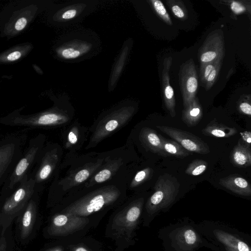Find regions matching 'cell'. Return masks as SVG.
Here are the masks:
<instances>
[{
  "mask_svg": "<svg viewBox=\"0 0 251 251\" xmlns=\"http://www.w3.org/2000/svg\"><path fill=\"white\" fill-rule=\"evenodd\" d=\"M144 199L138 198L124 203L112 213L106 224L104 236L113 241V251H125L135 244Z\"/></svg>",
  "mask_w": 251,
  "mask_h": 251,
  "instance_id": "1",
  "label": "cell"
},
{
  "mask_svg": "<svg viewBox=\"0 0 251 251\" xmlns=\"http://www.w3.org/2000/svg\"><path fill=\"white\" fill-rule=\"evenodd\" d=\"M124 200V197L118 189L107 187L63 202L55 212L88 218L96 228L107 212L120 205Z\"/></svg>",
  "mask_w": 251,
  "mask_h": 251,
  "instance_id": "2",
  "label": "cell"
},
{
  "mask_svg": "<svg viewBox=\"0 0 251 251\" xmlns=\"http://www.w3.org/2000/svg\"><path fill=\"white\" fill-rule=\"evenodd\" d=\"M93 228L94 224L88 218L55 212L46 227V234L56 241H68L87 235Z\"/></svg>",
  "mask_w": 251,
  "mask_h": 251,
  "instance_id": "3",
  "label": "cell"
},
{
  "mask_svg": "<svg viewBox=\"0 0 251 251\" xmlns=\"http://www.w3.org/2000/svg\"><path fill=\"white\" fill-rule=\"evenodd\" d=\"M28 129L9 134L0 140V189L24 154Z\"/></svg>",
  "mask_w": 251,
  "mask_h": 251,
  "instance_id": "4",
  "label": "cell"
},
{
  "mask_svg": "<svg viewBox=\"0 0 251 251\" xmlns=\"http://www.w3.org/2000/svg\"><path fill=\"white\" fill-rule=\"evenodd\" d=\"M180 183L175 176L165 173L160 175L154 187L153 193L145 204L144 225H147L152 217L159 210L171 205L176 198Z\"/></svg>",
  "mask_w": 251,
  "mask_h": 251,
  "instance_id": "5",
  "label": "cell"
},
{
  "mask_svg": "<svg viewBox=\"0 0 251 251\" xmlns=\"http://www.w3.org/2000/svg\"><path fill=\"white\" fill-rule=\"evenodd\" d=\"M45 138L39 134L30 139L22 157L16 165L9 178L0 189L2 197L9 196L20 183L28 177L29 170L36 162L43 147Z\"/></svg>",
  "mask_w": 251,
  "mask_h": 251,
  "instance_id": "6",
  "label": "cell"
},
{
  "mask_svg": "<svg viewBox=\"0 0 251 251\" xmlns=\"http://www.w3.org/2000/svg\"><path fill=\"white\" fill-rule=\"evenodd\" d=\"M35 192V182L30 175L6 198L2 206L3 212L8 214L19 211L28 203Z\"/></svg>",
  "mask_w": 251,
  "mask_h": 251,
  "instance_id": "7",
  "label": "cell"
},
{
  "mask_svg": "<svg viewBox=\"0 0 251 251\" xmlns=\"http://www.w3.org/2000/svg\"><path fill=\"white\" fill-rule=\"evenodd\" d=\"M156 127L190 152L201 154H206L210 152L209 147L205 142L189 132L168 126H157Z\"/></svg>",
  "mask_w": 251,
  "mask_h": 251,
  "instance_id": "8",
  "label": "cell"
},
{
  "mask_svg": "<svg viewBox=\"0 0 251 251\" xmlns=\"http://www.w3.org/2000/svg\"><path fill=\"white\" fill-rule=\"evenodd\" d=\"M225 54L223 32L217 29L206 37L198 52L200 66L218 59L223 60Z\"/></svg>",
  "mask_w": 251,
  "mask_h": 251,
  "instance_id": "9",
  "label": "cell"
},
{
  "mask_svg": "<svg viewBox=\"0 0 251 251\" xmlns=\"http://www.w3.org/2000/svg\"><path fill=\"white\" fill-rule=\"evenodd\" d=\"M178 77L183 106L185 107L196 97L198 87L197 69L192 59L186 61L181 65Z\"/></svg>",
  "mask_w": 251,
  "mask_h": 251,
  "instance_id": "10",
  "label": "cell"
},
{
  "mask_svg": "<svg viewBox=\"0 0 251 251\" xmlns=\"http://www.w3.org/2000/svg\"><path fill=\"white\" fill-rule=\"evenodd\" d=\"M173 58L169 56L164 59L162 72V87L165 105L171 117L176 115L175 111L176 100L174 90L170 83V70Z\"/></svg>",
  "mask_w": 251,
  "mask_h": 251,
  "instance_id": "11",
  "label": "cell"
},
{
  "mask_svg": "<svg viewBox=\"0 0 251 251\" xmlns=\"http://www.w3.org/2000/svg\"><path fill=\"white\" fill-rule=\"evenodd\" d=\"M219 184L232 192L243 196L251 195V186L250 183L238 174L230 175L222 178Z\"/></svg>",
  "mask_w": 251,
  "mask_h": 251,
  "instance_id": "12",
  "label": "cell"
},
{
  "mask_svg": "<svg viewBox=\"0 0 251 251\" xmlns=\"http://www.w3.org/2000/svg\"><path fill=\"white\" fill-rule=\"evenodd\" d=\"M140 140L145 147L153 153L166 157L162 149V136L155 130L149 127L143 128L140 135Z\"/></svg>",
  "mask_w": 251,
  "mask_h": 251,
  "instance_id": "13",
  "label": "cell"
},
{
  "mask_svg": "<svg viewBox=\"0 0 251 251\" xmlns=\"http://www.w3.org/2000/svg\"><path fill=\"white\" fill-rule=\"evenodd\" d=\"M66 251H104L101 243L89 236L67 241Z\"/></svg>",
  "mask_w": 251,
  "mask_h": 251,
  "instance_id": "14",
  "label": "cell"
},
{
  "mask_svg": "<svg viewBox=\"0 0 251 251\" xmlns=\"http://www.w3.org/2000/svg\"><path fill=\"white\" fill-rule=\"evenodd\" d=\"M229 158L230 162L236 167L244 168L251 166V148L247 147L239 140L236 145L231 151Z\"/></svg>",
  "mask_w": 251,
  "mask_h": 251,
  "instance_id": "15",
  "label": "cell"
},
{
  "mask_svg": "<svg viewBox=\"0 0 251 251\" xmlns=\"http://www.w3.org/2000/svg\"><path fill=\"white\" fill-rule=\"evenodd\" d=\"M55 163V156L52 151H48L44 154L35 174L31 175L35 181L36 189L39 184L50 176L54 167Z\"/></svg>",
  "mask_w": 251,
  "mask_h": 251,
  "instance_id": "16",
  "label": "cell"
},
{
  "mask_svg": "<svg viewBox=\"0 0 251 251\" xmlns=\"http://www.w3.org/2000/svg\"><path fill=\"white\" fill-rule=\"evenodd\" d=\"M203 114L202 108L197 97L187 106L182 112V120L188 127L196 126L201 121Z\"/></svg>",
  "mask_w": 251,
  "mask_h": 251,
  "instance_id": "17",
  "label": "cell"
},
{
  "mask_svg": "<svg viewBox=\"0 0 251 251\" xmlns=\"http://www.w3.org/2000/svg\"><path fill=\"white\" fill-rule=\"evenodd\" d=\"M201 132L203 135L207 136L228 138L236 134L237 130L234 127L219 123L214 119L202 129Z\"/></svg>",
  "mask_w": 251,
  "mask_h": 251,
  "instance_id": "18",
  "label": "cell"
},
{
  "mask_svg": "<svg viewBox=\"0 0 251 251\" xmlns=\"http://www.w3.org/2000/svg\"><path fill=\"white\" fill-rule=\"evenodd\" d=\"M215 235L218 240L227 247L238 251H251L247 244L228 233L217 230Z\"/></svg>",
  "mask_w": 251,
  "mask_h": 251,
  "instance_id": "19",
  "label": "cell"
},
{
  "mask_svg": "<svg viewBox=\"0 0 251 251\" xmlns=\"http://www.w3.org/2000/svg\"><path fill=\"white\" fill-rule=\"evenodd\" d=\"M161 140L162 149L166 157L173 156L183 158L191 154V152L174 140L166 139L162 136Z\"/></svg>",
  "mask_w": 251,
  "mask_h": 251,
  "instance_id": "20",
  "label": "cell"
},
{
  "mask_svg": "<svg viewBox=\"0 0 251 251\" xmlns=\"http://www.w3.org/2000/svg\"><path fill=\"white\" fill-rule=\"evenodd\" d=\"M36 201H35V193L33 194L27 204L23 215L22 227V236L25 237L28 234L31 227L33 219L35 218L36 213Z\"/></svg>",
  "mask_w": 251,
  "mask_h": 251,
  "instance_id": "21",
  "label": "cell"
},
{
  "mask_svg": "<svg viewBox=\"0 0 251 251\" xmlns=\"http://www.w3.org/2000/svg\"><path fill=\"white\" fill-rule=\"evenodd\" d=\"M174 15L179 19L184 21L188 18V12L181 0H168L166 1Z\"/></svg>",
  "mask_w": 251,
  "mask_h": 251,
  "instance_id": "22",
  "label": "cell"
},
{
  "mask_svg": "<svg viewBox=\"0 0 251 251\" xmlns=\"http://www.w3.org/2000/svg\"><path fill=\"white\" fill-rule=\"evenodd\" d=\"M207 167L206 161L199 159L193 160L187 166L185 173L190 176H199L204 173Z\"/></svg>",
  "mask_w": 251,
  "mask_h": 251,
  "instance_id": "23",
  "label": "cell"
},
{
  "mask_svg": "<svg viewBox=\"0 0 251 251\" xmlns=\"http://www.w3.org/2000/svg\"><path fill=\"white\" fill-rule=\"evenodd\" d=\"M150 2L157 16L167 25H171L172 22L162 2L159 0H152Z\"/></svg>",
  "mask_w": 251,
  "mask_h": 251,
  "instance_id": "24",
  "label": "cell"
},
{
  "mask_svg": "<svg viewBox=\"0 0 251 251\" xmlns=\"http://www.w3.org/2000/svg\"><path fill=\"white\" fill-rule=\"evenodd\" d=\"M223 60L218 59L213 62L200 66V75L201 85L203 87L207 78L216 66Z\"/></svg>",
  "mask_w": 251,
  "mask_h": 251,
  "instance_id": "25",
  "label": "cell"
},
{
  "mask_svg": "<svg viewBox=\"0 0 251 251\" xmlns=\"http://www.w3.org/2000/svg\"><path fill=\"white\" fill-rule=\"evenodd\" d=\"M222 62L223 61H220L208 76L203 86L205 90H209L217 80L222 67Z\"/></svg>",
  "mask_w": 251,
  "mask_h": 251,
  "instance_id": "26",
  "label": "cell"
},
{
  "mask_svg": "<svg viewBox=\"0 0 251 251\" xmlns=\"http://www.w3.org/2000/svg\"><path fill=\"white\" fill-rule=\"evenodd\" d=\"M237 108L242 114L249 117L251 116V103L250 97L241 98L237 103Z\"/></svg>",
  "mask_w": 251,
  "mask_h": 251,
  "instance_id": "27",
  "label": "cell"
},
{
  "mask_svg": "<svg viewBox=\"0 0 251 251\" xmlns=\"http://www.w3.org/2000/svg\"><path fill=\"white\" fill-rule=\"evenodd\" d=\"M153 171L150 168H147L138 172L135 176L133 185H139L148 180L153 175Z\"/></svg>",
  "mask_w": 251,
  "mask_h": 251,
  "instance_id": "28",
  "label": "cell"
},
{
  "mask_svg": "<svg viewBox=\"0 0 251 251\" xmlns=\"http://www.w3.org/2000/svg\"><path fill=\"white\" fill-rule=\"evenodd\" d=\"M80 54V52L74 48H67L63 50L61 52L62 56L65 59H75Z\"/></svg>",
  "mask_w": 251,
  "mask_h": 251,
  "instance_id": "29",
  "label": "cell"
},
{
  "mask_svg": "<svg viewBox=\"0 0 251 251\" xmlns=\"http://www.w3.org/2000/svg\"><path fill=\"white\" fill-rule=\"evenodd\" d=\"M111 173L109 170L105 169L99 172L95 176L96 182L101 183L105 181L110 177Z\"/></svg>",
  "mask_w": 251,
  "mask_h": 251,
  "instance_id": "30",
  "label": "cell"
},
{
  "mask_svg": "<svg viewBox=\"0 0 251 251\" xmlns=\"http://www.w3.org/2000/svg\"><path fill=\"white\" fill-rule=\"evenodd\" d=\"M185 243L188 245H193L195 244L197 240V236L195 233L191 229L185 231L183 235Z\"/></svg>",
  "mask_w": 251,
  "mask_h": 251,
  "instance_id": "31",
  "label": "cell"
},
{
  "mask_svg": "<svg viewBox=\"0 0 251 251\" xmlns=\"http://www.w3.org/2000/svg\"><path fill=\"white\" fill-rule=\"evenodd\" d=\"M230 6L232 12L236 14L243 13L246 10L245 6L240 2L237 1H231Z\"/></svg>",
  "mask_w": 251,
  "mask_h": 251,
  "instance_id": "32",
  "label": "cell"
},
{
  "mask_svg": "<svg viewBox=\"0 0 251 251\" xmlns=\"http://www.w3.org/2000/svg\"><path fill=\"white\" fill-rule=\"evenodd\" d=\"M67 241H57L54 245L44 251H66Z\"/></svg>",
  "mask_w": 251,
  "mask_h": 251,
  "instance_id": "33",
  "label": "cell"
},
{
  "mask_svg": "<svg viewBox=\"0 0 251 251\" xmlns=\"http://www.w3.org/2000/svg\"><path fill=\"white\" fill-rule=\"evenodd\" d=\"M90 175L89 171L87 169H83L79 171L75 176V180L76 182H82L85 181Z\"/></svg>",
  "mask_w": 251,
  "mask_h": 251,
  "instance_id": "34",
  "label": "cell"
},
{
  "mask_svg": "<svg viewBox=\"0 0 251 251\" xmlns=\"http://www.w3.org/2000/svg\"><path fill=\"white\" fill-rule=\"evenodd\" d=\"M241 137L244 145L251 148V133L250 131H245L240 133Z\"/></svg>",
  "mask_w": 251,
  "mask_h": 251,
  "instance_id": "35",
  "label": "cell"
},
{
  "mask_svg": "<svg viewBox=\"0 0 251 251\" xmlns=\"http://www.w3.org/2000/svg\"><path fill=\"white\" fill-rule=\"evenodd\" d=\"M27 21L25 18L19 19L15 24V28L17 30H22L26 25Z\"/></svg>",
  "mask_w": 251,
  "mask_h": 251,
  "instance_id": "36",
  "label": "cell"
},
{
  "mask_svg": "<svg viewBox=\"0 0 251 251\" xmlns=\"http://www.w3.org/2000/svg\"><path fill=\"white\" fill-rule=\"evenodd\" d=\"M76 11L75 9H70L65 11L62 15L64 19H71L75 17Z\"/></svg>",
  "mask_w": 251,
  "mask_h": 251,
  "instance_id": "37",
  "label": "cell"
},
{
  "mask_svg": "<svg viewBox=\"0 0 251 251\" xmlns=\"http://www.w3.org/2000/svg\"><path fill=\"white\" fill-rule=\"evenodd\" d=\"M21 56L20 52L16 51L9 54L7 56V59L10 61H14L19 59Z\"/></svg>",
  "mask_w": 251,
  "mask_h": 251,
  "instance_id": "38",
  "label": "cell"
},
{
  "mask_svg": "<svg viewBox=\"0 0 251 251\" xmlns=\"http://www.w3.org/2000/svg\"><path fill=\"white\" fill-rule=\"evenodd\" d=\"M77 137L75 133L71 131L68 135V140L70 143L75 144L77 141Z\"/></svg>",
  "mask_w": 251,
  "mask_h": 251,
  "instance_id": "39",
  "label": "cell"
},
{
  "mask_svg": "<svg viewBox=\"0 0 251 251\" xmlns=\"http://www.w3.org/2000/svg\"><path fill=\"white\" fill-rule=\"evenodd\" d=\"M226 249L227 251H238L227 247H226Z\"/></svg>",
  "mask_w": 251,
  "mask_h": 251,
  "instance_id": "40",
  "label": "cell"
}]
</instances>
